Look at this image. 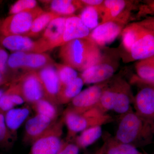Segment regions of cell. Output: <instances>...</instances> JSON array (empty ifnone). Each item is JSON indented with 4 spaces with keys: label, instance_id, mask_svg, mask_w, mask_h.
Returning a JSON list of instances; mask_svg holds the SVG:
<instances>
[{
    "label": "cell",
    "instance_id": "74e56055",
    "mask_svg": "<svg viewBox=\"0 0 154 154\" xmlns=\"http://www.w3.org/2000/svg\"><path fill=\"white\" fill-rule=\"evenodd\" d=\"M84 7L86 6L92 7H99L102 5L104 1L103 0H81Z\"/></svg>",
    "mask_w": 154,
    "mask_h": 154
},
{
    "label": "cell",
    "instance_id": "f1b7e54d",
    "mask_svg": "<svg viewBox=\"0 0 154 154\" xmlns=\"http://www.w3.org/2000/svg\"><path fill=\"white\" fill-rule=\"evenodd\" d=\"M133 2V1L116 0L113 7L103 14L101 17L102 21L100 23H104L118 17L127 9L132 7L131 3Z\"/></svg>",
    "mask_w": 154,
    "mask_h": 154
},
{
    "label": "cell",
    "instance_id": "6da1fadb",
    "mask_svg": "<svg viewBox=\"0 0 154 154\" xmlns=\"http://www.w3.org/2000/svg\"><path fill=\"white\" fill-rule=\"evenodd\" d=\"M102 55L100 47L89 36L66 43L59 54L63 64L82 72L99 61Z\"/></svg>",
    "mask_w": 154,
    "mask_h": 154
},
{
    "label": "cell",
    "instance_id": "3957f363",
    "mask_svg": "<svg viewBox=\"0 0 154 154\" xmlns=\"http://www.w3.org/2000/svg\"><path fill=\"white\" fill-rule=\"evenodd\" d=\"M154 132V123L144 120L132 111L124 114L119 124L116 140L121 143H133L151 137Z\"/></svg>",
    "mask_w": 154,
    "mask_h": 154
},
{
    "label": "cell",
    "instance_id": "8992f818",
    "mask_svg": "<svg viewBox=\"0 0 154 154\" xmlns=\"http://www.w3.org/2000/svg\"><path fill=\"white\" fill-rule=\"evenodd\" d=\"M132 7L127 9L121 15L112 20L100 23L92 30L89 37L99 47L111 43L122 32L129 21Z\"/></svg>",
    "mask_w": 154,
    "mask_h": 154
},
{
    "label": "cell",
    "instance_id": "9a60e30c",
    "mask_svg": "<svg viewBox=\"0 0 154 154\" xmlns=\"http://www.w3.org/2000/svg\"><path fill=\"white\" fill-rule=\"evenodd\" d=\"M90 30L83 24L79 16H69L67 18L63 36L59 46L69 42L85 38L89 36Z\"/></svg>",
    "mask_w": 154,
    "mask_h": 154
},
{
    "label": "cell",
    "instance_id": "7c38bea8",
    "mask_svg": "<svg viewBox=\"0 0 154 154\" xmlns=\"http://www.w3.org/2000/svg\"><path fill=\"white\" fill-rule=\"evenodd\" d=\"M135 81L143 85L134 98L136 113L144 120L154 123V86L142 82L137 77Z\"/></svg>",
    "mask_w": 154,
    "mask_h": 154
},
{
    "label": "cell",
    "instance_id": "d6986e66",
    "mask_svg": "<svg viewBox=\"0 0 154 154\" xmlns=\"http://www.w3.org/2000/svg\"><path fill=\"white\" fill-rule=\"evenodd\" d=\"M54 63L50 56L45 53L24 52L21 69L25 72H37Z\"/></svg>",
    "mask_w": 154,
    "mask_h": 154
},
{
    "label": "cell",
    "instance_id": "ac0fdd59",
    "mask_svg": "<svg viewBox=\"0 0 154 154\" xmlns=\"http://www.w3.org/2000/svg\"><path fill=\"white\" fill-rule=\"evenodd\" d=\"M30 105H25L20 108H13L5 114L7 126L13 137L17 136V131L27 120L31 113Z\"/></svg>",
    "mask_w": 154,
    "mask_h": 154
},
{
    "label": "cell",
    "instance_id": "4dcf8cb0",
    "mask_svg": "<svg viewBox=\"0 0 154 154\" xmlns=\"http://www.w3.org/2000/svg\"><path fill=\"white\" fill-rule=\"evenodd\" d=\"M13 139L6 125L5 114L0 112V145L7 146Z\"/></svg>",
    "mask_w": 154,
    "mask_h": 154
},
{
    "label": "cell",
    "instance_id": "e575fe53",
    "mask_svg": "<svg viewBox=\"0 0 154 154\" xmlns=\"http://www.w3.org/2000/svg\"><path fill=\"white\" fill-rule=\"evenodd\" d=\"M149 14L154 15V0L144 1L143 5L140 7L138 16L141 17Z\"/></svg>",
    "mask_w": 154,
    "mask_h": 154
},
{
    "label": "cell",
    "instance_id": "30bf717a",
    "mask_svg": "<svg viewBox=\"0 0 154 154\" xmlns=\"http://www.w3.org/2000/svg\"><path fill=\"white\" fill-rule=\"evenodd\" d=\"M109 81L96 84L81 91L71 102L69 108L76 113H82L96 107Z\"/></svg>",
    "mask_w": 154,
    "mask_h": 154
},
{
    "label": "cell",
    "instance_id": "f546056e",
    "mask_svg": "<svg viewBox=\"0 0 154 154\" xmlns=\"http://www.w3.org/2000/svg\"><path fill=\"white\" fill-rule=\"evenodd\" d=\"M37 7V2L35 0H19L11 6L9 14L10 15H14L32 10Z\"/></svg>",
    "mask_w": 154,
    "mask_h": 154
},
{
    "label": "cell",
    "instance_id": "8fae6325",
    "mask_svg": "<svg viewBox=\"0 0 154 154\" xmlns=\"http://www.w3.org/2000/svg\"><path fill=\"white\" fill-rule=\"evenodd\" d=\"M21 91L25 103L32 105L45 98L44 91L37 72H29L21 75L15 82Z\"/></svg>",
    "mask_w": 154,
    "mask_h": 154
},
{
    "label": "cell",
    "instance_id": "4316f807",
    "mask_svg": "<svg viewBox=\"0 0 154 154\" xmlns=\"http://www.w3.org/2000/svg\"><path fill=\"white\" fill-rule=\"evenodd\" d=\"M98 7L86 6L82 9L79 15L83 24L89 30H94L99 25V18L100 17Z\"/></svg>",
    "mask_w": 154,
    "mask_h": 154
},
{
    "label": "cell",
    "instance_id": "484cf974",
    "mask_svg": "<svg viewBox=\"0 0 154 154\" xmlns=\"http://www.w3.org/2000/svg\"><path fill=\"white\" fill-rule=\"evenodd\" d=\"M135 69L141 81L154 86V63L149 58L139 61Z\"/></svg>",
    "mask_w": 154,
    "mask_h": 154
},
{
    "label": "cell",
    "instance_id": "f35d334b",
    "mask_svg": "<svg viewBox=\"0 0 154 154\" xmlns=\"http://www.w3.org/2000/svg\"><path fill=\"white\" fill-rule=\"evenodd\" d=\"M7 82V79H6L5 75L0 73V86L5 84Z\"/></svg>",
    "mask_w": 154,
    "mask_h": 154
},
{
    "label": "cell",
    "instance_id": "d4e9b609",
    "mask_svg": "<svg viewBox=\"0 0 154 154\" xmlns=\"http://www.w3.org/2000/svg\"><path fill=\"white\" fill-rule=\"evenodd\" d=\"M102 133L101 126L91 127L82 131L76 138L75 143L80 149L85 148L98 140Z\"/></svg>",
    "mask_w": 154,
    "mask_h": 154
},
{
    "label": "cell",
    "instance_id": "8d00e7d4",
    "mask_svg": "<svg viewBox=\"0 0 154 154\" xmlns=\"http://www.w3.org/2000/svg\"><path fill=\"white\" fill-rule=\"evenodd\" d=\"M137 22L154 34V16L146 17L143 20Z\"/></svg>",
    "mask_w": 154,
    "mask_h": 154
},
{
    "label": "cell",
    "instance_id": "9c48e42d",
    "mask_svg": "<svg viewBox=\"0 0 154 154\" xmlns=\"http://www.w3.org/2000/svg\"><path fill=\"white\" fill-rule=\"evenodd\" d=\"M0 44L14 52L45 53L50 50L48 45L41 38L35 41L24 35L2 36Z\"/></svg>",
    "mask_w": 154,
    "mask_h": 154
},
{
    "label": "cell",
    "instance_id": "1f68e13d",
    "mask_svg": "<svg viewBox=\"0 0 154 154\" xmlns=\"http://www.w3.org/2000/svg\"><path fill=\"white\" fill-rule=\"evenodd\" d=\"M5 92L10 96L12 102L16 106L25 103L19 86L15 82L11 84Z\"/></svg>",
    "mask_w": 154,
    "mask_h": 154
},
{
    "label": "cell",
    "instance_id": "5b68a950",
    "mask_svg": "<svg viewBox=\"0 0 154 154\" xmlns=\"http://www.w3.org/2000/svg\"><path fill=\"white\" fill-rule=\"evenodd\" d=\"M96 63L82 72L84 84H99L110 79L119 65L120 54L113 49H106Z\"/></svg>",
    "mask_w": 154,
    "mask_h": 154
},
{
    "label": "cell",
    "instance_id": "d6a6232c",
    "mask_svg": "<svg viewBox=\"0 0 154 154\" xmlns=\"http://www.w3.org/2000/svg\"><path fill=\"white\" fill-rule=\"evenodd\" d=\"M80 148L75 143L63 141L57 154H79Z\"/></svg>",
    "mask_w": 154,
    "mask_h": 154
},
{
    "label": "cell",
    "instance_id": "836d02e7",
    "mask_svg": "<svg viewBox=\"0 0 154 154\" xmlns=\"http://www.w3.org/2000/svg\"><path fill=\"white\" fill-rule=\"evenodd\" d=\"M14 105L10 96L5 91L4 95L0 99V112L5 114L6 112L14 108Z\"/></svg>",
    "mask_w": 154,
    "mask_h": 154
},
{
    "label": "cell",
    "instance_id": "e0dca14e",
    "mask_svg": "<svg viewBox=\"0 0 154 154\" xmlns=\"http://www.w3.org/2000/svg\"><path fill=\"white\" fill-rule=\"evenodd\" d=\"M116 96L113 110L116 113L124 114L130 110L132 94L130 86L125 80L117 79L113 82Z\"/></svg>",
    "mask_w": 154,
    "mask_h": 154
},
{
    "label": "cell",
    "instance_id": "5bb4252c",
    "mask_svg": "<svg viewBox=\"0 0 154 154\" xmlns=\"http://www.w3.org/2000/svg\"><path fill=\"white\" fill-rule=\"evenodd\" d=\"M56 121L38 114L28 119L25 122L23 138L24 142L32 145L37 139L47 132Z\"/></svg>",
    "mask_w": 154,
    "mask_h": 154
},
{
    "label": "cell",
    "instance_id": "cb8c5ba5",
    "mask_svg": "<svg viewBox=\"0 0 154 154\" xmlns=\"http://www.w3.org/2000/svg\"><path fill=\"white\" fill-rule=\"evenodd\" d=\"M58 105L44 98L30 105L36 114L44 116L53 121H57L59 116Z\"/></svg>",
    "mask_w": 154,
    "mask_h": 154
},
{
    "label": "cell",
    "instance_id": "60d3db41",
    "mask_svg": "<svg viewBox=\"0 0 154 154\" xmlns=\"http://www.w3.org/2000/svg\"><path fill=\"white\" fill-rule=\"evenodd\" d=\"M150 59L154 63V55L152 57H150Z\"/></svg>",
    "mask_w": 154,
    "mask_h": 154
},
{
    "label": "cell",
    "instance_id": "7a4b0ae2",
    "mask_svg": "<svg viewBox=\"0 0 154 154\" xmlns=\"http://www.w3.org/2000/svg\"><path fill=\"white\" fill-rule=\"evenodd\" d=\"M123 47L132 60H143L154 55V34L137 22L124 28L121 33Z\"/></svg>",
    "mask_w": 154,
    "mask_h": 154
},
{
    "label": "cell",
    "instance_id": "ffe728a7",
    "mask_svg": "<svg viewBox=\"0 0 154 154\" xmlns=\"http://www.w3.org/2000/svg\"><path fill=\"white\" fill-rule=\"evenodd\" d=\"M48 3L50 11L61 17L72 16L76 11L84 8L81 1L79 0H54Z\"/></svg>",
    "mask_w": 154,
    "mask_h": 154
},
{
    "label": "cell",
    "instance_id": "277c9868",
    "mask_svg": "<svg viewBox=\"0 0 154 154\" xmlns=\"http://www.w3.org/2000/svg\"><path fill=\"white\" fill-rule=\"evenodd\" d=\"M62 118L67 128L68 141L78 133L91 127L101 126L112 119L110 116L102 113L96 107L82 113H76L68 108L64 112Z\"/></svg>",
    "mask_w": 154,
    "mask_h": 154
},
{
    "label": "cell",
    "instance_id": "7402d4cb",
    "mask_svg": "<svg viewBox=\"0 0 154 154\" xmlns=\"http://www.w3.org/2000/svg\"><path fill=\"white\" fill-rule=\"evenodd\" d=\"M97 154H145L129 144L121 143L115 140L108 141Z\"/></svg>",
    "mask_w": 154,
    "mask_h": 154
},
{
    "label": "cell",
    "instance_id": "ab89813d",
    "mask_svg": "<svg viewBox=\"0 0 154 154\" xmlns=\"http://www.w3.org/2000/svg\"><path fill=\"white\" fill-rule=\"evenodd\" d=\"M5 91L4 89H0V99H1L3 95H4Z\"/></svg>",
    "mask_w": 154,
    "mask_h": 154
},
{
    "label": "cell",
    "instance_id": "44dd1931",
    "mask_svg": "<svg viewBox=\"0 0 154 154\" xmlns=\"http://www.w3.org/2000/svg\"><path fill=\"white\" fill-rule=\"evenodd\" d=\"M84 83L80 77L60 89L58 95L59 105L66 104L71 102L82 91Z\"/></svg>",
    "mask_w": 154,
    "mask_h": 154
},
{
    "label": "cell",
    "instance_id": "2e32d148",
    "mask_svg": "<svg viewBox=\"0 0 154 154\" xmlns=\"http://www.w3.org/2000/svg\"><path fill=\"white\" fill-rule=\"evenodd\" d=\"M68 17H58L54 19L42 33L40 38L46 42L49 46L50 49L60 46Z\"/></svg>",
    "mask_w": 154,
    "mask_h": 154
},
{
    "label": "cell",
    "instance_id": "d590c367",
    "mask_svg": "<svg viewBox=\"0 0 154 154\" xmlns=\"http://www.w3.org/2000/svg\"><path fill=\"white\" fill-rule=\"evenodd\" d=\"M9 56L5 50L0 46V73L5 75Z\"/></svg>",
    "mask_w": 154,
    "mask_h": 154
},
{
    "label": "cell",
    "instance_id": "4fadbf2b",
    "mask_svg": "<svg viewBox=\"0 0 154 154\" xmlns=\"http://www.w3.org/2000/svg\"><path fill=\"white\" fill-rule=\"evenodd\" d=\"M54 64L45 67L37 71V73L43 88L45 98L58 105V95L61 86Z\"/></svg>",
    "mask_w": 154,
    "mask_h": 154
},
{
    "label": "cell",
    "instance_id": "52a82bcc",
    "mask_svg": "<svg viewBox=\"0 0 154 154\" xmlns=\"http://www.w3.org/2000/svg\"><path fill=\"white\" fill-rule=\"evenodd\" d=\"M44 12L38 6L32 10L10 15L1 24L0 33L4 36L26 35L36 18Z\"/></svg>",
    "mask_w": 154,
    "mask_h": 154
},
{
    "label": "cell",
    "instance_id": "83f0119b",
    "mask_svg": "<svg viewBox=\"0 0 154 154\" xmlns=\"http://www.w3.org/2000/svg\"><path fill=\"white\" fill-rule=\"evenodd\" d=\"M54 65L60 82L61 88L72 82L79 77L76 70L71 67L64 64L55 63Z\"/></svg>",
    "mask_w": 154,
    "mask_h": 154
},
{
    "label": "cell",
    "instance_id": "ba28073f",
    "mask_svg": "<svg viewBox=\"0 0 154 154\" xmlns=\"http://www.w3.org/2000/svg\"><path fill=\"white\" fill-rule=\"evenodd\" d=\"M64 124L62 118L56 122L32 143L29 154H57L64 141L62 139Z\"/></svg>",
    "mask_w": 154,
    "mask_h": 154
},
{
    "label": "cell",
    "instance_id": "603a6c76",
    "mask_svg": "<svg viewBox=\"0 0 154 154\" xmlns=\"http://www.w3.org/2000/svg\"><path fill=\"white\" fill-rule=\"evenodd\" d=\"M62 17L52 12H44L36 18L30 31L24 36L35 38L43 32L51 22L58 17Z\"/></svg>",
    "mask_w": 154,
    "mask_h": 154
}]
</instances>
